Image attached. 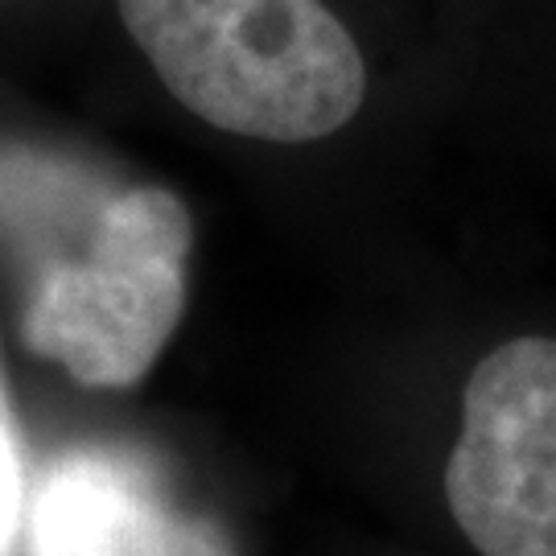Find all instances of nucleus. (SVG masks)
<instances>
[{
    "label": "nucleus",
    "mask_w": 556,
    "mask_h": 556,
    "mask_svg": "<svg viewBox=\"0 0 556 556\" xmlns=\"http://www.w3.org/2000/svg\"><path fill=\"white\" fill-rule=\"evenodd\" d=\"M169 96L236 137L305 144L351 124L367 66L321 0H116Z\"/></svg>",
    "instance_id": "nucleus-1"
},
{
    "label": "nucleus",
    "mask_w": 556,
    "mask_h": 556,
    "mask_svg": "<svg viewBox=\"0 0 556 556\" xmlns=\"http://www.w3.org/2000/svg\"><path fill=\"white\" fill-rule=\"evenodd\" d=\"M194 223L178 194L132 186L108 199L79 260L41 273L25 346L83 388H132L174 338Z\"/></svg>",
    "instance_id": "nucleus-2"
},
{
    "label": "nucleus",
    "mask_w": 556,
    "mask_h": 556,
    "mask_svg": "<svg viewBox=\"0 0 556 556\" xmlns=\"http://www.w3.org/2000/svg\"><path fill=\"white\" fill-rule=\"evenodd\" d=\"M445 498L482 556H556V338H511L470 371Z\"/></svg>",
    "instance_id": "nucleus-3"
},
{
    "label": "nucleus",
    "mask_w": 556,
    "mask_h": 556,
    "mask_svg": "<svg viewBox=\"0 0 556 556\" xmlns=\"http://www.w3.org/2000/svg\"><path fill=\"white\" fill-rule=\"evenodd\" d=\"M29 556H236L211 519L186 516L137 457L71 450L29 498Z\"/></svg>",
    "instance_id": "nucleus-4"
},
{
    "label": "nucleus",
    "mask_w": 556,
    "mask_h": 556,
    "mask_svg": "<svg viewBox=\"0 0 556 556\" xmlns=\"http://www.w3.org/2000/svg\"><path fill=\"white\" fill-rule=\"evenodd\" d=\"M29 519V486H25V450L4 367H0V556H13L21 528Z\"/></svg>",
    "instance_id": "nucleus-5"
}]
</instances>
